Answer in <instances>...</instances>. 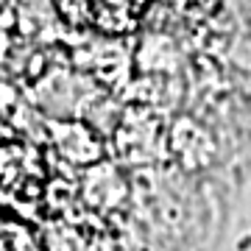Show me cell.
<instances>
[{
  "label": "cell",
  "mask_w": 251,
  "mask_h": 251,
  "mask_svg": "<svg viewBox=\"0 0 251 251\" xmlns=\"http://www.w3.org/2000/svg\"><path fill=\"white\" fill-rule=\"evenodd\" d=\"M148 0H56L59 14L76 28L98 34H128L134 31Z\"/></svg>",
  "instance_id": "6da1fadb"
},
{
  "label": "cell",
  "mask_w": 251,
  "mask_h": 251,
  "mask_svg": "<svg viewBox=\"0 0 251 251\" xmlns=\"http://www.w3.org/2000/svg\"><path fill=\"white\" fill-rule=\"evenodd\" d=\"M45 190V168L34 148L23 142H0V198L36 204Z\"/></svg>",
  "instance_id": "7a4b0ae2"
},
{
  "label": "cell",
  "mask_w": 251,
  "mask_h": 251,
  "mask_svg": "<svg viewBox=\"0 0 251 251\" xmlns=\"http://www.w3.org/2000/svg\"><path fill=\"white\" fill-rule=\"evenodd\" d=\"M0 251H42L36 232L6 206H0Z\"/></svg>",
  "instance_id": "3957f363"
},
{
  "label": "cell",
  "mask_w": 251,
  "mask_h": 251,
  "mask_svg": "<svg viewBox=\"0 0 251 251\" xmlns=\"http://www.w3.org/2000/svg\"><path fill=\"white\" fill-rule=\"evenodd\" d=\"M162 6H168L171 12L182 14V17H193V20H198V17H206V14L215 9L218 0H159Z\"/></svg>",
  "instance_id": "277c9868"
}]
</instances>
